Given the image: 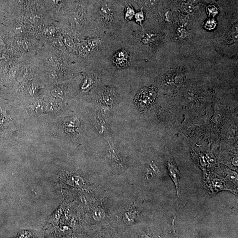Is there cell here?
Here are the masks:
<instances>
[{
	"instance_id": "obj_6",
	"label": "cell",
	"mask_w": 238,
	"mask_h": 238,
	"mask_svg": "<svg viewBox=\"0 0 238 238\" xmlns=\"http://www.w3.org/2000/svg\"><path fill=\"white\" fill-rule=\"evenodd\" d=\"M15 32L18 35H22L24 32V27L19 23L15 24L14 27Z\"/></svg>"
},
{
	"instance_id": "obj_3",
	"label": "cell",
	"mask_w": 238,
	"mask_h": 238,
	"mask_svg": "<svg viewBox=\"0 0 238 238\" xmlns=\"http://www.w3.org/2000/svg\"><path fill=\"white\" fill-rule=\"evenodd\" d=\"M78 50L81 54L83 56H86L90 52V49L88 46L87 43L82 42L79 44Z\"/></svg>"
},
{
	"instance_id": "obj_1",
	"label": "cell",
	"mask_w": 238,
	"mask_h": 238,
	"mask_svg": "<svg viewBox=\"0 0 238 238\" xmlns=\"http://www.w3.org/2000/svg\"><path fill=\"white\" fill-rule=\"evenodd\" d=\"M166 165L169 175L171 177L173 182L176 186L177 195L180 197V171L177 167V165L175 163L170 153L166 156Z\"/></svg>"
},
{
	"instance_id": "obj_2",
	"label": "cell",
	"mask_w": 238,
	"mask_h": 238,
	"mask_svg": "<svg viewBox=\"0 0 238 238\" xmlns=\"http://www.w3.org/2000/svg\"><path fill=\"white\" fill-rule=\"evenodd\" d=\"M101 13L104 17L109 18L112 13V10L107 4H104L101 7Z\"/></svg>"
},
{
	"instance_id": "obj_4",
	"label": "cell",
	"mask_w": 238,
	"mask_h": 238,
	"mask_svg": "<svg viewBox=\"0 0 238 238\" xmlns=\"http://www.w3.org/2000/svg\"><path fill=\"white\" fill-rule=\"evenodd\" d=\"M100 41L99 38H91L87 41V44L91 50H95L98 47Z\"/></svg>"
},
{
	"instance_id": "obj_8",
	"label": "cell",
	"mask_w": 238,
	"mask_h": 238,
	"mask_svg": "<svg viewBox=\"0 0 238 238\" xmlns=\"http://www.w3.org/2000/svg\"><path fill=\"white\" fill-rule=\"evenodd\" d=\"M215 22L213 20H209L208 21L206 24V27L208 29H213V28L215 26Z\"/></svg>"
},
{
	"instance_id": "obj_9",
	"label": "cell",
	"mask_w": 238,
	"mask_h": 238,
	"mask_svg": "<svg viewBox=\"0 0 238 238\" xmlns=\"http://www.w3.org/2000/svg\"><path fill=\"white\" fill-rule=\"evenodd\" d=\"M64 42L66 45L69 46V47H71L72 46V42L71 41V40H70L69 38H64Z\"/></svg>"
},
{
	"instance_id": "obj_10",
	"label": "cell",
	"mask_w": 238,
	"mask_h": 238,
	"mask_svg": "<svg viewBox=\"0 0 238 238\" xmlns=\"http://www.w3.org/2000/svg\"><path fill=\"white\" fill-rule=\"evenodd\" d=\"M31 22H33V23H37L38 22L40 19L38 17V16L36 15V16H32V18L30 19Z\"/></svg>"
},
{
	"instance_id": "obj_7",
	"label": "cell",
	"mask_w": 238,
	"mask_h": 238,
	"mask_svg": "<svg viewBox=\"0 0 238 238\" xmlns=\"http://www.w3.org/2000/svg\"><path fill=\"white\" fill-rule=\"evenodd\" d=\"M135 18L137 22H139L140 23H141V21H143L144 19L143 12L141 11V12H138L135 15Z\"/></svg>"
},
{
	"instance_id": "obj_11",
	"label": "cell",
	"mask_w": 238,
	"mask_h": 238,
	"mask_svg": "<svg viewBox=\"0 0 238 238\" xmlns=\"http://www.w3.org/2000/svg\"><path fill=\"white\" fill-rule=\"evenodd\" d=\"M80 1L81 2H82L83 3H86L88 1V0H80Z\"/></svg>"
},
{
	"instance_id": "obj_5",
	"label": "cell",
	"mask_w": 238,
	"mask_h": 238,
	"mask_svg": "<svg viewBox=\"0 0 238 238\" xmlns=\"http://www.w3.org/2000/svg\"><path fill=\"white\" fill-rule=\"evenodd\" d=\"M135 15V11L133 8L131 6H127L126 9L125 17L127 20H130L132 19L133 16Z\"/></svg>"
}]
</instances>
